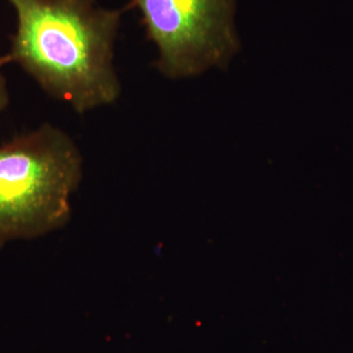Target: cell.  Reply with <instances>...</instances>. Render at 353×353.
I'll list each match as a JSON object with an SVG mask.
<instances>
[{
  "instance_id": "3957f363",
  "label": "cell",
  "mask_w": 353,
  "mask_h": 353,
  "mask_svg": "<svg viewBox=\"0 0 353 353\" xmlns=\"http://www.w3.org/2000/svg\"><path fill=\"white\" fill-rule=\"evenodd\" d=\"M157 46V69L172 79L224 67L239 50L234 0H130Z\"/></svg>"
},
{
  "instance_id": "277c9868",
  "label": "cell",
  "mask_w": 353,
  "mask_h": 353,
  "mask_svg": "<svg viewBox=\"0 0 353 353\" xmlns=\"http://www.w3.org/2000/svg\"><path fill=\"white\" fill-rule=\"evenodd\" d=\"M6 62L4 57H0V111L4 110L8 105L9 97L8 90H7L6 78L2 75L1 67L6 65Z\"/></svg>"
},
{
  "instance_id": "6da1fadb",
  "label": "cell",
  "mask_w": 353,
  "mask_h": 353,
  "mask_svg": "<svg viewBox=\"0 0 353 353\" xmlns=\"http://www.w3.org/2000/svg\"><path fill=\"white\" fill-rule=\"evenodd\" d=\"M17 29L4 60L13 62L55 99L85 113L120 94L114 46L126 7L97 0H7Z\"/></svg>"
},
{
  "instance_id": "7a4b0ae2",
  "label": "cell",
  "mask_w": 353,
  "mask_h": 353,
  "mask_svg": "<svg viewBox=\"0 0 353 353\" xmlns=\"http://www.w3.org/2000/svg\"><path fill=\"white\" fill-rule=\"evenodd\" d=\"M82 175L75 143L51 125L0 145V245L63 227Z\"/></svg>"
}]
</instances>
